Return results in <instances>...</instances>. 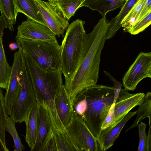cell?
<instances>
[{"label": "cell", "mask_w": 151, "mask_h": 151, "mask_svg": "<svg viewBox=\"0 0 151 151\" xmlns=\"http://www.w3.org/2000/svg\"><path fill=\"white\" fill-rule=\"evenodd\" d=\"M109 22L102 17L93 31L85 36L80 68L66 90L72 104L78 93L87 87L96 84L98 81L101 55L106 40Z\"/></svg>", "instance_id": "1"}, {"label": "cell", "mask_w": 151, "mask_h": 151, "mask_svg": "<svg viewBox=\"0 0 151 151\" xmlns=\"http://www.w3.org/2000/svg\"><path fill=\"white\" fill-rule=\"evenodd\" d=\"M114 103L113 88L96 84L87 87L78 93L72 105L73 112L83 120L97 139Z\"/></svg>", "instance_id": "2"}, {"label": "cell", "mask_w": 151, "mask_h": 151, "mask_svg": "<svg viewBox=\"0 0 151 151\" xmlns=\"http://www.w3.org/2000/svg\"><path fill=\"white\" fill-rule=\"evenodd\" d=\"M19 49L33 85L37 104L43 106L48 111L53 131L64 129L65 127L58 116L55 102V97L64 85L61 70L51 72L43 69L21 49Z\"/></svg>", "instance_id": "3"}, {"label": "cell", "mask_w": 151, "mask_h": 151, "mask_svg": "<svg viewBox=\"0 0 151 151\" xmlns=\"http://www.w3.org/2000/svg\"><path fill=\"white\" fill-rule=\"evenodd\" d=\"M85 22L78 19L69 25L61 45V70L65 79V87H69L80 67L84 41L86 33Z\"/></svg>", "instance_id": "4"}, {"label": "cell", "mask_w": 151, "mask_h": 151, "mask_svg": "<svg viewBox=\"0 0 151 151\" xmlns=\"http://www.w3.org/2000/svg\"><path fill=\"white\" fill-rule=\"evenodd\" d=\"M19 48L33 59L43 69L61 70V45L57 40H33L16 37Z\"/></svg>", "instance_id": "5"}, {"label": "cell", "mask_w": 151, "mask_h": 151, "mask_svg": "<svg viewBox=\"0 0 151 151\" xmlns=\"http://www.w3.org/2000/svg\"><path fill=\"white\" fill-rule=\"evenodd\" d=\"M22 55L23 64L21 73V87L10 116L14 122L19 123L26 122L32 108L37 104L33 85Z\"/></svg>", "instance_id": "6"}, {"label": "cell", "mask_w": 151, "mask_h": 151, "mask_svg": "<svg viewBox=\"0 0 151 151\" xmlns=\"http://www.w3.org/2000/svg\"><path fill=\"white\" fill-rule=\"evenodd\" d=\"M66 128L80 151H100L97 139L83 120L73 112Z\"/></svg>", "instance_id": "7"}, {"label": "cell", "mask_w": 151, "mask_h": 151, "mask_svg": "<svg viewBox=\"0 0 151 151\" xmlns=\"http://www.w3.org/2000/svg\"><path fill=\"white\" fill-rule=\"evenodd\" d=\"M151 67V52L140 53L123 77L125 88L134 91L142 80L148 77Z\"/></svg>", "instance_id": "8"}, {"label": "cell", "mask_w": 151, "mask_h": 151, "mask_svg": "<svg viewBox=\"0 0 151 151\" xmlns=\"http://www.w3.org/2000/svg\"><path fill=\"white\" fill-rule=\"evenodd\" d=\"M45 25L58 37L64 36L69 24L65 19L48 1L34 0Z\"/></svg>", "instance_id": "9"}, {"label": "cell", "mask_w": 151, "mask_h": 151, "mask_svg": "<svg viewBox=\"0 0 151 151\" xmlns=\"http://www.w3.org/2000/svg\"><path fill=\"white\" fill-rule=\"evenodd\" d=\"M23 59L20 49L14 54L12 71L7 89L4 96L6 113L11 116L13 106L18 96L21 87V73Z\"/></svg>", "instance_id": "10"}, {"label": "cell", "mask_w": 151, "mask_h": 151, "mask_svg": "<svg viewBox=\"0 0 151 151\" xmlns=\"http://www.w3.org/2000/svg\"><path fill=\"white\" fill-rule=\"evenodd\" d=\"M16 37L33 40H56V35L47 26L27 18L17 28Z\"/></svg>", "instance_id": "11"}, {"label": "cell", "mask_w": 151, "mask_h": 151, "mask_svg": "<svg viewBox=\"0 0 151 151\" xmlns=\"http://www.w3.org/2000/svg\"><path fill=\"white\" fill-rule=\"evenodd\" d=\"M127 91L125 88L120 91L114 103V122L110 127L116 125L132 109L137 106H140L143 102L145 96L144 93L130 94Z\"/></svg>", "instance_id": "12"}, {"label": "cell", "mask_w": 151, "mask_h": 151, "mask_svg": "<svg viewBox=\"0 0 151 151\" xmlns=\"http://www.w3.org/2000/svg\"><path fill=\"white\" fill-rule=\"evenodd\" d=\"M136 111L129 112L116 125L101 132L97 138L100 151H106L113 145L126 123L136 114Z\"/></svg>", "instance_id": "13"}, {"label": "cell", "mask_w": 151, "mask_h": 151, "mask_svg": "<svg viewBox=\"0 0 151 151\" xmlns=\"http://www.w3.org/2000/svg\"><path fill=\"white\" fill-rule=\"evenodd\" d=\"M37 137L36 143L31 151H40L48 132L52 127L50 116L47 110L37 104Z\"/></svg>", "instance_id": "14"}, {"label": "cell", "mask_w": 151, "mask_h": 151, "mask_svg": "<svg viewBox=\"0 0 151 151\" xmlns=\"http://www.w3.org/2000/svg\"><path fill=\"white\" fill-rule=\"evenodd\" d=\"M55 102L58 116L66 128L71 120L73 110L72 104L64 85L55 97Z\"/></svg>", "instance_id": "15"}, {"label": "cell", "mask_w": 151, "mask_h": 151, "mask_svg": "<svg viewBox=\"0 0 151 151\" xmlns=\"http://www.w3.org/2000/svg\"><path fill=\"white\" fill-rule=\"evenodd\" d=\"M16 1V0H0V22L11 31H14L13 25L19 13Z\"/></svg>", "instance_id": "16"}, {"label": "cell", "mask_w": 151, "mask_h": 151, "mask_svg": "<svg viewBox=\"0 0 151 151\" xmlns=\"http://www.w3.org/2000/svg\"><path fill=\"white\" fill-rule=\"evenodd\" d=\"M126 0H84L80 7L85 6L97 11L106 17L109 12L121 7Z\"/></svg>", "instance_id": "17"}, {"label": "cell", "mask_w": 151, "mask_h": 151, "mask_svg": "<svg viewBox=\"0 0 151 151\" xmlns=\"http://www.w3.org/2000/svg\"><path fill=\"white\" fill-rule=\"evenodd\" d=\"M138 0H126L117 15L109 22L106 40L113 37L118 30L122 27L121 23L123 19Z\"/></svg>", "instance_id": "18"}, {"label": "cell", "mask_w": 151, "mask_h": 151, "mask_svg": "<svg viewBox=\"0 0 151 151\" xmlns=\"http://www.w3.org/2000/svg\"><path fill=\"white\" fill-rule=\"evenodd\" d=\"M66 19L73 16L84 0H48Z\"/></svg>", "instance_id": "19"}, {"label": "cell", "mask_w": 151, "mask_h": 151, "mask_svg": "<svg viewBox=\"0 0 151 151\" xmlns=\"http://www.w3.org/2000/svg\"><path fill=\"white\" fill-rule=\"evenodd\" d=\"M19 13H22L27 18L46 26L34 0H16Z\"/></svg>", "instance_id": "20"}, {"label": "cell", "mask_w": 151, "mask_h": 151, "mask_svg": "<svg viewBox=\"0 0 151 151\" xmlns=\"http://www.w3.org/2000/svg\"><path fill=\"white\" fill-rule=\"evenodd\" d=\"M37 104L35 105L29 112L25 123L26 125V141L31 150L36 143L37 137Z\"/></svg>", "instance_id": "21"}, {"label": "cell", "mask_w": 151, "mask_h": 151, "mask_svg": "<svg viewBox=\"0 0 151 151\" xmlns=\"http://www.w3.org/2000/svg\"><path fill=\"white\" fill-rule=\"evenodd\" d=\"M57 151H80L68 132L65 129L53 131Z\"/></svg>", "instance_id": "22"}, {"label": "cell", "mask_w": 151, "mask_h": 151, "mask_svg": "<svg viewBox=\"0 0 151 151\" xmlns=\"http://www.w3.org/2000/svg\"><path fill=\"white\" fill-rule=\"evenodd\" d=\"M3 35H0V87L8 88L12 71V67L8 63L3 44Z\"/></svg>", "instance_id": "23"}, {"label": "cell", "mask_w": 151, "mask_h": 151, "mask_svg": "<svg viewBox=\"0 0 151 151\" xmlns=\"http://www.w3.org/2000/svg\"><path fill=\"white\" fill-rule=\"evenodd\" d=\"M147 0H138L123 19L121 23V25L122 27L123 28L124 32H129Z\"/></svg>", "instance_id": "24"}, {"label": "cell", "mask_w": 151, "mask_h": 151, "mask_svg": "<svg viewBox=\"0 0 151 151\" xmlns=\"http://www.w3.org/2000/svg\"><path fill=\"white\" fill-rule=\"evenodd\" d=\"M136 111L137 116L133 124L126 132L137 126L139 122L151 115V92H148L145 95L143 102Z\"/></svg>", "instance_id": "25"}, {"label": "cell", "mask_w": 151, "mask_h": 151, "mask_svg": "<svg viewBox=\"0 0 151 151\" xmlns=\"http://www.w3.org/2000/svg\"><path fill=\"white\" fill-rule=\"evenodd\" d=\"M0 150L8 151L5 141V127L6 116L7 115L5 110L4 96L2 90H0Z\"/></svg>", "instance_id": "26"}, {"label": "cell", "mask_w": 151, "mask_h": 151, "mask_svg": "<svg viewBox=\"0 0 151 151\" xmlns=\"http://www.w3.org/2000/svg\"><path fill=\"white\" fill-rule=\"evenodd\" d=\"M15 123L10 117H9L7 115H6L5 131L9 133L13 137L14 143V147L15 149L14 150L22 151L24 150V147L22 144L17 132Z\"/></svg>", "instance_id": "27"}, {"label": "cell", "mask_w": 151, "mask_h": 151, "mask_svg": "<svg viewBox=\"0 0 151 151\" xmlns=\"http://www.w3.org/2000/svg\"><path fill=\"white\" fill-rule=\"evenodd\" d=\"M151 24V11L132 25L129 32L135 35L142 32Z\"/></svg>", "instance_id": "28"}, {"label": "cell", "mask_w": 151, "mask_h": 151, "mask_svg": "<svg viewBox=\"0 0 151 151\" xmlns=\"http://www.w3.org/2000/svg\"><path fill=\"white\" fill-rule=\"evenodd\" d=\"M40 151H57V145L52 127L50 128Z\"/></svg>", "instance_id": "29"}, {"label": "cell", "mask_w": 151, "mask_h": 151, "mask_svg": "<svg viewBox=\"0 0 151 151\" xmlns=\"http://www.w3.org/2000/svg\"><path fill=\"white\" fill-rule=\"evenodd\" d=\"M138 132L139 138V142L138 148V151H147V136L145 132L147 125L141 122L138 124Z\"/></svg>", "instance_id": "30"}, {"label": "cell", "mask_w": 151, "mask_h": 151, "mask_svg": "<svg viewBox=\"0 0 151 151\" xmlns=\"http://www.w3.org/2000/svg\"><path fill=\"white\" fill-rule=\"evenodd\" d=\"M114 103L112 105L108 113L103 122L101 129V131L111 127L114 124L115 121L114 112Z\"/></svg>", "instance_id": "31"}, {"label": "cell", "mask_w": 151, "mask_h": 151, "mask_svg": "<svg viewBox=\"0 0 151 151\" xmlns=\"http://www.w3.org/2000/svg\"><path fill=\"white\" fill-rule=\"evenodd\" d=\"M104 73L113 83L114 86L113 87L114 88V103H115L118 97L122 85L116 80L109 73L105 71H104Z\"/></svg>", "instance_id": "32"}, {"label": "cell", "mask_w": 151, "mask_h": 151, "mask_svg": "<svg viewBox=\"0 0 151 151\" xmlns=\"http://www.w3.org/2000/svg\"><path fill=\"white\" fill-rule=\"evenodd\" d=\"M151 11V0H147L145 5L140 13L138 17L135 22L139 21Z\"/></svg>", "instance_id": "33"}, {"label": "cell", "mask_w": 151, "mask_h": 151, "mask_svg": "<svg viewBox=\"0 0 151 151\" xmlns=\"http://www.w3.org/2000/svg\"><path fill=\"white\" fill-rule=\"evenodd\" d=\"M149 127L147 136V151H151V126Z\"/></svg>", "instance_id": "34"}, {"label": "cell", "mask_w": 151, "mask_h": 151, "mask_svg": "<svg viewBox=\"0 0 151 151\" xmlns=\"http://www.w3.org/2000/svg\"><path fill=\"white\" fill-rule=\"evenodd\" d=\"M9 47L10 50L13 51L19 48L18 46L17 43L12 42L9 45Z\"/></svg>", "instance_id": "35"}, {"label": "cell", "mask_w": 151, "mask_h": 151, "mask_svg": "<svg viewBox=\"0 0 151 151\" xmlns=\"http://www.w3.org/2000/svg\"><path fill=\"white\" fill-rule=\"evenodd\" d=\"M149 119V127L151 126V115L148 117Z\"/></svg>", "instance_id": "36"}, {"label": "cell", "mask_w": 151, "mask_h": 151, "mask_svg": "<svg viewBox=\"0 0 151 151\" xmlns=\"http://www.w3.org/2000/svg\"><path fill=\"white\" fill-rule=\"evenodd\" d=\"M148 77L151 78V67L149 71L148 74Z\"/></svg>", "instance_id": "37"}]
</instances>
